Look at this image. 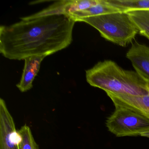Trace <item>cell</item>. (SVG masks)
Segmentation results:
<instances>
[{"label": "cell", "mask_w": 149, "mask_h": 149, "mask_svg": "<svg viewBox=\"0 0 149 149\" xmlns=\"http://www.w3.org/2000/svg\"><path fill=\"white\" fill-rule=\"evenodd\" d=\"M75 22L70 16L58 15L1 26L0 53L7 59L17 61L49 56L71 44Z\"/></svg>", "instance_id": "1"}, {"label": "cell", "mask_w": 149, "mask_h": 149, "mask_svg": "<svg viewBox=\"0 0 149 149\" xmlns=\"http://www.w3.org/2000/svg\"><path fill=\"white\" fill-rule=\"evenodd\" d=\"M85 72L87 82L106 93L131 96L149 94V82L136 71L123 69L113 61L99 62Z\"/></svg>", "instance_id": "2"}, {"label": "cell", "mask_w": 149, "mask_h": 149, "mask_svg": "<svg viewBox=\"0 0 149 149\" xmlns=\"http://www.w3.org/2000/svg\"><path fill=\"white\" fill-rule=\"evenodd\" d=\"M96 29L105 40L121 47L132 42L139 30L128 13L118 12L80 20Z\"/></svg>", "instance_id": "3"}, {"label": "cell", "mask_w": 149, "mask_h": 149, "mask_svg": "<svg viewBox=\"0 0 149 149\" xmlns=\"http://www.w3.org/2000/svg\"><path fill=\"white\" fill-rule=\"evenodd\" d=\"M106 126L109 131L118 137L140 136L149 131V119L129 109L115 107L106 120Z\"/></svg>", "instance_id": "4"}, {"label": "cell", "mask_w": 149, "mask_h": 149, "mask_svg": "<svg viewBox=\"0 0 149 149\" xmlns=\"http://www.w3.org/2000/svg\"><path fill=\"white\" fill-rule=\"evenodd\" d=\"M21 136L4 99H0V149H20Z\"/></svg>", "instance_id": "5"}, {"label": "cell", "mask_w": 149, "mask_h": 149, "mask_svg": "<svg viewBox=\"0 0 149 149\" xmlns=\"http://www.w3.org/2000/svg\"><path fill=\"white\" fill-rule=\"evenodd\" d=\"M115 107L131 110L149 119V94L143 96L116 95L107 93Z\"/></svg>", "instance_id": "6"}, {"label": "cell", "mask_w": 149, "mask_h": 149, "mask_svg": "<svg viewBox=\"0 0 149 149\" xmlns=\"http://www.w3.org/2000/svg\"><path fill=\"white\" fill-rule=\"evenodd\" d=\"M135 71L149 82V47L136 42L126 53Z\"/></svg>", "instance_id": "7"}, {"label": "cell", "mask_w": 149, "mask_h": 149, "mask_svg": "<svg viewBox=\"0 0 149 149\" xmlns=\"http://www.w3.org/2000/svg\"><path fill=\"white\" fill-rule=\"evenodd\" d=\"M46 55L29 56L24 59L25 65L20 81L16 87L22 92L30 90L33 87V82L38 74L42 61Z\"/></svg>", "instance_id": "8"}, {"label": "cell", "mask_w": 149, "mask_h": 149, "mask_svg": "<svg viewBox=\"0 0 149 149\" xmlns=\"http://www.w3.org/2000/svg\"><path fill=\"white\" fill-rule=\"evenodd\" d=\"M118 12L120 11L107 4L105 0H99V2L95 6L86 10L74 13L70 16L77 22L84 18Z\"/></svg>", "instance_id": "9"}, {"label": "cell", "mask_w": 149, "mask_h": 149, "mask_svg": "<svg viewBox=\"0 0 149 149\" xmlns=\"http://www.w3.org/2000/svg\"><path fill=\"white\" fill-rule=\"evenodd\" d=\"M106 3L120 12L149 10V0H105Z\"/></svg>", "instance_id": "10"}, {"label": "cell", "mask_w": 149, "mask_h": 149, "mask_svg": "<svg viewBox=\"0 0 149 149\" xmlns=\"http://www.w3.org/2000/svg\"><path fill=\"white\" fill-rule=\"evenodd\" d=\"M127 13L137 28L139 33L149 40V10L132 11Z\"/></svg>", "instance_id": "11"}, {"label": "cell", "mask_w": 149, "mask_h": 149, "mask_svg": "<svg viewBox=\"0 0 149 149\" xmlns=\"http://www.w3.org/2000/svg\"><path fill=\"white\" fill-rule=\"evenodd\" d=\"M22 140L20 149H39V146L34 140L30 128L26 125L22 126L19 130Z\"/></svg>", "instance_id": "12"}, {"label": "cell", "mask_w": 149, "mask_h": 149, "mask_svg": "<svg viewBox=\"0 0 149 149\" xmlns=\"http://www.w3.org/2000/svg\"><path fill=\"white\" fill-rule=\"evenodd\" d=\"M140 136L149 138V131L142 133V134L140 135Z\"/></svg>", "instance_id": "13"}]
</instances>
